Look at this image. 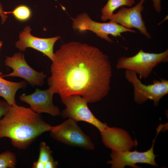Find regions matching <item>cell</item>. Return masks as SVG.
<instances>
[{
	"label": "cell",
	"mask_w": 168,
	"mask_h": 168,
	"mask_svg": "<svg viewBox=\"0 0 168 168\" xmlns=\"http://www.w3.org/2000/svg\"><path fill=\"white\" fill-rule=\"evenodd\" d=\"M101 133L105 146L113 152L129 150L137 145L128 133L123 129L107 127Z\"/></svg>",
	"instance_id": "13"
},
{
	"label": "cell",
	"mask_w": 168,
	"mask_h": 168,
	"mask_svg": "<svg viewBox=\"0 0 168 168\" xmlns=\"http://www.w3.org/2000/svg\"><path fill=\"white\" fill-rule=\"evenodd\" d=\"M31 30L29 26H26L19 34L16 47L20 51H24L27 48H32L43 53L52 61L54 55V45L60 36L46 38L37 37L31 35Z\"/></svg>",
	"instance_id": "12"
},
{
	"label": "cell",
	"mask_w": 168,
	"mask_h": 168,
	"mask_svg": "<svg viewBox=\"0 0 168 168\" xmlns=\"http://www.w3.org/2000/svg\"><path fill=\"white\" fill-rule=\"evenodd\" d=\"M2 42L1 41H0V49L2 46ZM2 74V73L0 72V75H1Z\"/></svg>",
	"instance_id": "24"
},
{
	"label": "cell",
	"mask_w": 168,
	"mask_h": 168,
	"mask_svg": "<svg viewBox=\"0 0 168 168\" xmlns=\"http://www.w3.org/2000/svg\"><path fill=\"white\" fill-rule=\"evenodd\" d=\"M58 163L57 161H55L54 159H52L44 164V168H55L57 167Z\"/></svg>",
	"instance_id": "21"
},
{
	"label": "cell",
	"mask_w": 168,
	"mask_h": 168,
	"mask_svg": "<svg viewBox=\"0 0 168 168\" xmlns=\"http://www.w3.org/2000/svg\"><path fill=\"white\" fill-rule=\"evenodd\" d=\"M135 72L126 70L125 78L132 84L133 88L134 101L138 104L145 103L148 100H152L155 106H157L159 101L168 93V81L161 79V80H154L151 84H143Z\"/></svg>",
	"instance_id": "4"
},
{
	"label": "cell",
	"mask_w": 168,
	"mask_h": 168,
	"mask_svg": "<svg viewBox=\"0 0 168 168\" xmlns=\"http://www.w3.org/2000/svg\"><path fill=\"white\" fill-rule=\"evenodd\" d=\"M145 0H140L136 5L130 8L122 7L116 13L113 14L110 21L128 29H137L148 39H150L151 35L147 31L142 16L144 9L143 3Z\"/></svg>",
	"instance_id": "10"
},
{
	"label": "cell",
	"mask_w": 168,
	"mask_h": 168,
	"mask_svg": "<svg viewBox=\"0 0 168 168\" xmlns=\"http://www.w3.org/2000/svg\"><path fill=\"white\" fill-rule=\"evenodd\" d=\"M160 130H157L156 136L153 140L152 144L150 149L144 152H139L136 150L130 151L126 150L120 152L112 151L110 155L111 160L107 162L111 165L112 168H123L129 166L134 168H140L136 165V163H145L154 166L158 167L155 159L157 156L154 152L155 142Z\"/></svg>",
	"instance_id": "8"
},
{
	"label": "cell",
	"mask_w": 168,
	"mask_h": 168,
	"mask_svg": "<svg viewBox=\"0 0 168 168\" xmlns=\"http://www.w3.org/2000/svg\"><path fill=\"white\" fill-rule=\"evenodd\" d=\"M0 16L2 19V24H3L6 21L7 16L4 13L3 10V8L1 4L0 3Z\"/></svg>",
	"instance_id": "23"
},
{
	"label": "cell",
	"mask_w": 168,
	"mask_h": 168,
	"mask_svg": "<svg viewBox=\"0 0 168 168\" xmlns=\"http://www.w3.org/2000/svg\"><path fill=\"white\" fill-rule=\"evenodd\" d=\"M52 61L48 82L49 88L61 99L79 95L92 103L108 94L112 67L108 56L97 48L69 42L55 52Z\"/></svg>",
	"instance_id": "1"
},
{
	"label": "cell",
	"mask_w": 168,
	"mask_h": 168,
	"mask_svg": "<svg viewBox=\"0 0 168 168\" xmlns=\"http://www.w3.org/2000/svg\"><path fill=\"white\" fill-rule=\"evenodd\" d=\"M10 106L6 100H0V119L7 112Z\"/></svg>",
	"instance_id": "19"
},
{
	"label": "cell",
	"mask_w": 168,
	"mask_h": 168,
	"mask_svg": "<svg viewBox=\"0 0 168 168\" xmlns=\"http://www.w3.org/2000/svg\"><path fill=\"white\" fill-rule=\"evenodd\" d=\"M50 132L51 137L63 143L87 150L94 148L89 137L72 119L68 118L60 124L52 126Z\"/></svg>",
	"instance_id": "6"
},
{
	"label": "cell",
	"mask_w": 168,
	"mask_h": 168,
	"mask_svg": "<svg viewBox=\"0 0 168 168\" xmlns=\"http://www.w3.org/2000/svg\"><path fill=\"white\" fill-rule=\"evenodd\" d=\"M61 100L66 106L61 113L63 118H68L77 122H87L96 127L100 133L108 126L106 123L102 122L94 115L88 107V102L81 96L71 95Z\"/></svg>",
	"instance_id": "7"
},
{
	"label": "cell",
	"mask_w": 168,
	"mask_h": 168,
	"mask_svg": "<svg viewBox=\"0 0 168 168\" xmlns=\"http://www.w3.org/2000/svg\"><path fill=\"white\" fill-rule=\"evenodd\" d=\"M153 2V6L156 11L158 13L161 12V0H151Z\"/></svg>",
	"instance_id": "20"
},
{
	"label": "cell",
	"mask_w": 168,
	"mask_h": 168,
	"mask_svg": "<svg viewBox=\"0 0 168 168\" xmlns=\"http://www.w3.org/2000/svg\"><path fill=\"white\" fill-rule=\"evenodd\" d=\"M32 167L33 168H44V164L38 159L33 162Z\"/></svg>",
	"instance_id": "22"
},
{
	"label": "cell",
	"mask_w": 168,
	"mask_h": 168,
	"mask_svg": "<svg viewBox=\"0 0 168 168\" xmlns=\"http://www.w3.org/2000/svg\"><path fill=\"white\" fill-rule=\"evenodd\" d=\"M17 164L16 154L9 151L0 153V168H15Z\"/></svg>",
	"instance_id": "16"
},
{
	"label": "cell",
	"mask_w": 168,
	"mask_h": 168,
	"mask_svg": "<svg viewBox=\"0 0 168 168\" xmlns=\"http://www.w3.org/2000/svg\"><path fill=\"white\" fill-rule=\"evenodd\" d=\"M5 65L12 68V72L4 75V77H18L23 78L33 86H41L44 83L46 75L43 71L39 72L31 68L27 63L21 53H16L12 57H6Z\"/></svg>",
	"instance_id": "9"
},
{
	"label": "cell",
	"mask_w": 168,
	"mask_h": 168,
	"mask_svg": "<svg viewBox=\"0 0 168 168\" xmlns=\"http://www.w3.org/2000/svg\"><path fill=\"white\" fill-rule=\"evenodd\" d=\"M72 27L74 30H78L79 32L91 31L98 36L110 43L113 42L109 37V35L115 37L119 36L123 38L121 35L122 33L136 32L133 30L127 28L114 22H96L92 20L86 13L80 14L73 19Z\"/></svg>",
	"instance_id": "5"
},
{
	"label": "cell",
	"mask_w": 168,
	"mask_h": 168,
	"mask_svg": "<svg viewBox=\"0 0 168 168\" xmlns=\"http://www.w3.org/2000/svg\"><path fill=\"white\" fill-rule=\"evenodd\" d=\"M4 13L6 15L12 14L16 19L20 21L27 20L30 17L31 15L30 9L24 5L17 6L12 11H4Z\"/></svg>",
	"instance_id": "17"
},
{
	"label": "cell",
	"mask_w": 168,
	"mask_h": 168,
	"mask_svg": "<svg viewBox=\"0 0 168 168\" xmlns=\"http://www.w3.org/2000/svg\"><path fill=\"white\" fill-rule=\"evenodd\" d=\"M168 61V49L159 53L146 52L141 49L133 56L120 57L116 67L118 69L135 72L139 75L141 80L148 77L153 69L158 64Z\"/></svg>",
	"instance_id": "3"
},
{
	"label": "cell",
	"mask_w": 168,
	"mask_h": 168,
	"mask_svg": "<svg viewBox=\"0 0 168 168\" xmlns=\"http://www.w3.org/2000/svg\"><path fill=\"white\" fill-rule=\"evenodd\" d=\"M135 2V0H108L101 10V19L103 21L109 20L113 12L123 6L131 7Z\"/></svg>",
	"instance_id": "15"
},
{
	"label": "cell",
	"mask_w": 168,
	"mask_h": 168,
	"mask_svg": "<svg viewBox=\"0 0 168 168\" xmlns=\"http://www.w3.org/2000/svg\"><path fill=\"white\" fill-rule=\"evenodd\" d=\"M52 127L40 114L16 104L10 106L0 119V139L9 138L14 147L24 150L43 133L50 132Z\"/></svg>",
	"instance_id": "2"
},
{
	"label": "cell",
	"mask_w": 168,
	"mask_h": 168,
	"mask_svg": "<svg viewBox=\"0 0 168 168\" xmlns=\"http://www.w3.org/2000/svg\"><path fill=\"white\" fill-rule=\"evenodd\" d=\"M0 75V96L3 98L10 106L16 104L15 97L17 91L25 87L26 82H14L3 78Z\"/></svg>",
	"instance_id": "14"
},
{
	"label": "cell",
	"mask_w": 168,
	"mask_h": 168,
	"mask_svg": "<svg viewBox=\"0 0 168 168\" xmlns=\"http://www.w3.org/2000/svg\"><path fill=\"white\" fill-rule=\"evenodd\" d=\"M54 94L49 88L45 90L37 88L30 94H23L19 96V99L29 104L30 108L37 113H45L56 116L59 115L60 113L58 108L53 103Z\"/></svg>",
	"instance_id": "11"
},
{
	"label": "cell",
	"mask_w": 168,
	"mask_h": 168,
	"mask_svg": "<svg viewBox=\"0 0 168 168\" xmlns=\"http://www.w3.org/2000/svg\"><path fill=\"white\" fill-rule=\"evenodd\" d=\"M39 147L38 160L45 164L46 162L54 159L52 155V151L45 142H41Z\"/></svg>",
	"instance_id": "18"
}]
</instances>
